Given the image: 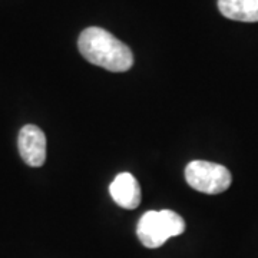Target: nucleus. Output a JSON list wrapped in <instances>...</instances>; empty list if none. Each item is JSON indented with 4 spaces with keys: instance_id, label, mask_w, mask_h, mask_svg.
<instances>
[{
    "instance_id": "nucleus-1",
    "label": "nucleus",
    "mask_w": 258,
    "mask_h": 258,
    "mask_svg": "<svg viewBox=\"0 0 258 258\" xmlns=\"http://www.w3.org/2000/svg\"><path fill=\"white\" fill-rule=\"evenodd\" d=\"M78 47L88 62L109 72H126L134 64L132 50L102 28L85 29L78 39Z\"/></svg>"
},
{
    "instance_id": "nucleus-2",
    "label": "nucleus",
    "mask_w": 258,
    "mask_h": 258,
    "mask_svg": "<svg viewBox=\"0 0 258 258\" xmlns=\"http://www.w3.org/2000/svg\"><path fill=\"white\" fill-rule=\"evenodd\" d=\"M188 185L208 195H217L230 188L231 172L224 165L208 161H192L185 168Z\"/></svg>"
},
{
    "instance_id": "nucleus-3",
    "label": "nucleus",
    "mask_w": 258,
    "mask_h": 258,
    "mask_svg": "<svg viewBox=\"0 0 258 258\" xmlns=\"http://www.w3.org/2000/svg\"><path fill=\"white\" fill-rule=\"evenodd\" d=\"M19 154L29 166H42L46 161V137L36 125H25L18 137Z\"/></svg>"
},
{
    "instance_id": "nucleus-4",
    "label": "nucleus",
    "mask_w": 258,
    "mask_h": 258,
    "mask_svg": "<svg viewBox=\"0 0 258 258\" xmlns=\"http://www.w3.org/2000/svg\"><path fill=\"white\" fill-rule=\"evenodd\" d=\"M137 235L147 248H158L171 238L161 211L145 212L138 222Z\"/></svg>"
},
{
    "instance_id": "nucleus-5",
    "label": "nucleus",
    "mask_w": 258,
    "mask_h": 258,
    "mask_svg": "<svg viewBox=\"0 0 258 258\" xmlns=\"http://www.w3.org/2000/svg\"><path fill=\"white\" fill-rule=\"evenodd\" d=\"M112 200L125 210H135L141 204V186L129 172H120L109 186Z\"/></svg>"
},
{
    "instance_id": "nucleus-6",
    "label": "nucleus",
    "mask_w": 258,
    "mask_h": 258,
    "mask_svg": "<svg viewBox=\"0 0 258 258\" xmlns=\"http://www.w3.org/2000/svg\"><path fill=\"white\" fill-rule=\"evenodd\" d=\"M220 12L225 18L238 22H258V0H218Z\"/></svg>"
},
{
    "instance_id": "nucleus-7",
    "label": "nucleus",
    "mask_w": 258,
    "mask_h": 258,
    "mask_svg": "<svg viewBox=\"0 0 258 258\" xmlns=\"http://www.w3.org/2000/svg\"><path fill=\"white\" fill-rule=\"evenodd\" d=\"M161 215L164 218L166 230L169 232V237H176V235H181L184 232L185 222L181 215H178L174 211H169V210H162Z\"/></svg>"
}]
</instances>
